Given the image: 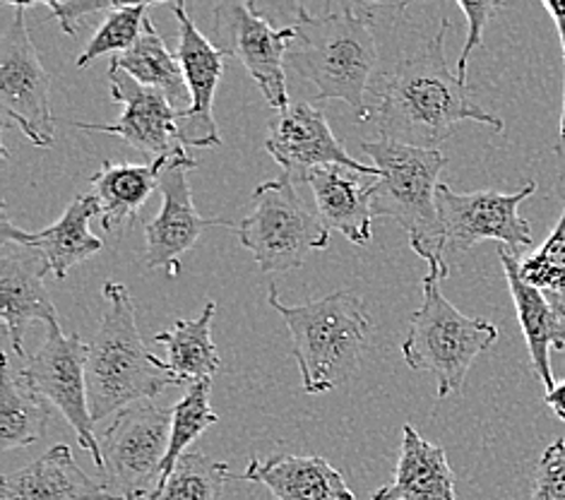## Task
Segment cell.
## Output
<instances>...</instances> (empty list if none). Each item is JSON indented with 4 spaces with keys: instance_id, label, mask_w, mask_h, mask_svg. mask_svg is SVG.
<instances>
[{
    "instance_id": "cell-1",
    "label": "cell",
    "mask_w": 565,
    "mask_h": 500,
    "mask_svg": "<svg viewBox=\"0 0 565 500\" xmlns=\"http://www.w3.org/2000/svg\"><path fill=\"white\" fill-rule=\"evenodd\" d=\"M452 24L443 18L438 32L414 53L402 56L383 79L371 120L381 140L438 150L462 120H477L501 132L505 124L472 99L469 89L446 58Z\"/></svg>"
},
{
    "instance_id": "cell-2",
    "label": "cell",
    "mask_w": 565,
    "mask_h": 500,
    "mask_svg": "<svg viewBox=\"0 0 565 500\" xmlns=\"http://www.w3.org/2000/svg\"><path fill=\"white\" fill-rule=\"evenodd\" d=\"M289 65L316 87L320 102L340 99L359 120H371L373 104L385 79L375 39L381 6L334 3L322 15L296 6Z\"/></svg>"
},
{
    "instance_id": "cell-3",
    "label": "cell",
    "mask_w": 565,
    "mask_h": 500,
    "mask_svg": "<svg viewBox=\"0 0 565 500\" xmlns=\"http://www.w3.org/2000/svg\"><path fill=\"white\" fill-rule=\"evenodd\" d=\"M106 310L89 344L87 392L94 424L142 400H154L181 381L145 344L136 320V304L126 284H104Z\"/></svg>"
},
{
    "instance_id": "cell-4",
    "label": "cell",
    "mask_w": 565,
    "mask_h": 500,
    "mask_svg": "<svg viewBox=\"0 0 565 500\" xmlns=\"http://www.w3.org/2000/svg\"><path fill=\"white\" fill-rule=\"evenodd\" d=\"M267 304L287 322L306 395L338 390L356 373L373 334V320L359 294L338 289L318 301L289 306L270 287Z\"/></svg>"
},
{
    "instance_id": "cell-5",
    "label": "cell",
    "mask_w": 565,
    "mask_h": 500,
    "mask_svg": "<svg viewBox=\"0 0 565 500\" xmlns=\"http://www.w3.org/2000/svg\"><path fill=\"white\" fill-rule=\"evenodd\" d=\"M361 152L379 169L373 183V217L395 220L426 265L448 267L438 214V175L448 167V157L393 140L361 142Z\"/></svg>"
},
{
    "instance_id": "cell-6",
    "label": "cell",
    "mask_w": 565,
    "mask_h": 500,
    "mask_svg": "<svg viewBox=\"0 0 565 500\" xmlns=\"http://www.w3.org/2000/svg\"><path fill=\"white\" fill-rule=\"evenodd\" d=\"M448 275V267L428 265V275L422 279L424 304L409 316V332L402 342L407 366L436 377L438 400L460 390L475 359L498 340L493 322L460 313L443 296L440 279Z\"/></svg>"
},
{
    "instance_id": "cell-7",
    "label": "cell",
    "mask_w": 565,
    "mask_h": 500,
    "mask_svg": "<svg viewBox=\"0 0 565 500\" xmlns=\"http://www.w3.org/2000/svg\"><path fill=\"white\" fill-rule=\"evenodd\" d=\"M236 234L263 273L299 269L308 255L326 251L330 243L320 214L306 205L285 173L255 188L250 210L238 222Z\"/></svg>"
},
{
    "instance_id": "cell-8",
    "label": "cell",
    "mask_w": 565,
    "mask_h": 500,
    "mask_svg": "<svg viewBox=\"0 0 565 500\" xmlns=\"http://www.w3.org/2000/svg\"><path fill=\"white\" fill-rule=\"evenodd\" d=\"M173 409L142 400L120 409L102 436L99 481L114 500H150L157 491L171 440Z\"/></svg>"
},
{
    "instance_id": "cell-9",
    "label": "cell",
    "mask_w": 565,
    "mask_h": 500,
    "mask_svg": "<svg viewBox=\"0 0 565 500\" xmlns=\"http://www.w3.org/2000/svg\"><path fill=\"white\" fill-rule=\"evenodd\" d=\"M12 20L0 36V111L6 124L15 120L24 138L36 147H51L56 116L51 111V75L26 30L30 3L12 0Z\"/></svg>"
},
{
    "instance_id": "cell-10",
    "label": "cell",
    "mask_w": 565,
    "mask_h": 500,
    "mask_svg": "<svg viewBox=\"0 0 565 500\" xmlns=\"http://www.w3.org/2000/svg\"><path fill=\"white\" fill-rule=\"evenodd\" d=\"M87 357L89 344H85L77 332L63 334L61 328H49L44 344L32 357L22 359L18 373L26 387L42 395L68 418L77 434L79 448L87 450L92 462L102 469V445L94 436V418L89 412Z\"/></svg>"
},
{
    "instance_id": "cell-11",
    "label": "cell",
    "mask_w": 565,
    "mask_h": 500,
    "mask_svg": "<svg viewBox=\"0 0 565 500\" xmlns=\"http://www.w3.org/2000/svg\"><path fill=\"white\" fill-rule=\"evenodd\" d=\"M214 36L226 56L244 63L273 109H289L285 61L296 36L294 26L275 30L255 3L228 0L214 8Z\"/></svg>"
},
{
    "instance_id": "cell-12",
    "label": "cell",
    "mask_w": 565,
    "mask_h": 500,
    "mask_svg": "<svg viewBox=\"0 0 565 500\" xmlns=\"http://www.w3.org/2000/svg\"><path fill=\"white\" fill-rule=\"evenodd\" d=\"M536 193V183H524L518 193H455L448 183L438 185V214L446 253L475 248L481 241H498L518 251L532 246V226L520 217V205Z\"/></svg>"
},
{
    "instance_id": "cell-13",
    "label": "cell",
    "mask_w": 565,
    "mask_h": 500,
    "mask_svg": "<svg viewBox=\"0 0 565 500\" xmlns=\"http://www.w3.org/2000/svg\"><path fill=\"white\" fill-rule=\"evenodd\" d=\"M265 150L294 183H303L308 173L328 167L352 169L369 179L379 175V169L363 164L344 150L342 142L334 138L326 111L316 109L308 102L291 104L289 109L277 111L273 124L267 126Z\"/></svg>"
},
{
    "instance_id": "cell-14",
    "label": "cell",
    "mask_w": 565,
    "mask_h": 500,
    "mask_svg": "<svg viewBox=\"0 0 565 500\" xmlns=\"http://www.w3.org/2000/svg\"><path fill=\"white\" fill-rule=\"evenodd\" d=\"M111 99L124 106V114L116 124H83V120H68V126L92 132L116 135L136 147L142 155L152 159L159 157H185L179 132V111L167 94L159 89L142 87L120 67H109Z\"/></svg>"
},
{
    "instance_id": "cell-15",
    "label": "cell",
    "mask_w": 565,
    "mask_h": 500,
    "mask_svg": "<svg viewBox=\"0 0 565 500\" xmlns=\"http://www.w3.org/2000/svg\"><path fill=\"white\" fill-rule=\"evenodd\" d=\"M198 161L193 157H179L161 173L159 191L164 202L152 222L145 224V265L147 269H167L171 277L181 273V255L191 251L198 238L207 228L238 226L232 220H207L200 217L193 205L191 183L188 171L195 169Z\"/></svg>"
},
{
    "instance_id": "cell-16",
    "label": "cell",
    "mask_w": 565,
    "mask_h": 500,
    "mask_svg": "<svg viewBox=\"0 0 565 500\" xmlns=\"http://www.w3.org/2000/svg\"><path fill=\"white\" fill-rule=\"evenodd\" d=\"M179 22L177 58L185 77L191 106L179 111V132L183 147H220V128L214 120V94L224 75L226 53L198 30L185 10V3L171 6Z\"/></svg>"
},
{
    "instance_id": "cell-17",
    "label": "cell",
    "mask_w": 565,
    "mask_h": 500,
    "mask_svg": "<svg viewBox=\"0 0 565 500\" xmlns=\"http://www.w3.org/2000/svg\"><path fill=\"white\" fill-rule=\"evenodd\" d=\"M49 273L51 267L36 248L10 238L0 243V316L20 361L26 359L24 334L32 322L42 320L49 328H61L56 306L44 284Z\"/></svg>"
},
{
    "instance_id": "cell-18",
    "label": "cell",
    "mask_w": 565,
    "mask_h": 500,
    "mask_svg": "<svg viewBox=\"0 0 565 500\" xmlns=\"http://www.w3.org/2000/svg\"><path fill=\"white\" fill-rule=\"evenodd\" d=\"M498 258H501L508 289L510 296H513L520 328L532 359V369L536 377L544 383L546 392L554 390L556 381L554 371H551V349H565V310H561L556 304H551L544 291L522 279L520 260L515 258L513 251L498 246Z\"/></svg>"
},
{
    "instance_id": "cell-19",
    "label": "cell",
    "mask_w": 565,
    "mask_h": 500,
    "mask_svg": "<svg viewBox=\"0 0 565 500\" xmlns=\"http://www.w3.org/2000/svg\"><path fill=\"white\" fill-rule=\"evenodd\" d=\"M97 212V198L92 193H79L71 205L65 208L61 220L42 228V232H22V228L12 226L8 217H3L0 236L36 248L46 258L51 275L56 279H63L68 277L75 265L89 260L92 255H97L104 248V243L89 232V220Z\"/></svg>"
},
{
    "instance_id": "cell-20",
    "label": "cell",
    "mask_w": 565,
    "mask_h": 500,
    "mask_svg": "<svg viewBox=\"0 0 565 500\" xmlns=\"http://www.w3.org/2000/svg\"><path fill=\"white\" fill-rule=\"evenodd\" d=\"M303 183L311 185L316 212L328 232H340L354 246H366L373 236L375 179L344 167H328L308 173Z\"/></svg>"
},
{
    "instance_id": "cell-21",
    "label": "cell",
    "mask_w": 565,
    "mask_h": 500,
    "mask_svg": "<svg viewBox=\"0 0 565 500\" xmlns=\"http://www.w3.org/2000/svg\"><path fill=\"white\" fill-rule=\"evenodd\" d=\"M0 500H114L99 479L85 475L68 445L0 479Z\"/></svg>"
},
{
    "instance_id": "cell-22",
    "label": "cell",
    "mask_w": 565,
    "mask_h": 500,
    "mask_svg": "<svg viewBox=\"0 0 565 500\" xmlns=\"http://www.w3.org/2000/svg\"><path fill=\"white\" fill-rule=\"evenodd\" d=\"M241 479L267 486L277 500H356L340 471L316 455L255 457Z\"/></svg>"
},
{
    "instance_id": "cell-23",
    "label": "cell",
    "mask_w": 565,
    "mask_h": 500,
    "mask_svg": "<svg viewBox=\"0 0 565 500\" xmlns=\"http://www.w3.org/2000/svg\"><path fill=\"white\" fill-rule=\"evenodd\" d=\"M179 157H159L150 164H116L102 161L92 175V195L99 202L102 226L109 234H124L138 220L142 205L161 181V173Z\"/></svg>"
},
{
    "instance_id": "cell-24",
    "label": "cell",
    "mask_w": 565,
    "mask_h": 500,
    "mask_svg": "<svg viewBox=\"0 0 565 500\" xmlns=\"http://www.w3.org/2000/svg\"><path fill=\"white\" fill-rule=\"evenodd\" d=\"M371 500H457L446 450L424 440L412 424H405L395 479L375 491Z\"/></svg>"
},
{
    "instance_id": "cell-25",
    "label": "cell",
    "mask_w": 565,
    "mask_h": 500,
    "mask_svg": "<svg viewBox=\"0 0 565 500\" xmlns=\"http://www.w3.org/2000/svg\"><path fill=\"white\" fill-rule=\"evenodd\" d=\"M214 313H217V304L207 301L198 318L177 320L167 332L154 334V342L167 347V366L181 385L212 381L222 371V359L212 342Z\"/></svg>"
},
{
    "instance_id": "cell-26",
    "label": "cell",
    "mask_w": 565,
    "mask_h": 500,
    "mask_svg": "<svg viewBox=\"0 0 565 500\" xmlns=\"http://www.w3.org/2000/svg\"><path fill=\"white\" fill-rule=\"evenodd\" d=\"M53 404L24 385L10 357L3 354L0 377V450L30 448L39 443L51 426Z\"/></svg>"
},
{
    "instance_id": "cell-27",
    "label": "cell",
    "mask_w": 565,
    "mask_h": 500,
    "mask_svg": "<svg viewBox=\"0 0 565 500\" xmlns=\"http://www.w3.org/2000/svg\"><path fill=\"white\" fill-rule=\"evenodd\" d=\"M109 67H120V71H126L142 87H152L167 94V99L173 106H179L185 99L188 106H191V94H188L185 87L181 63L173 53H169L164 39H161L150 18H145L142 22V34L138 44L130 51L120 53V56H114Z\"/></svg>"
},
{
    "instance_id": "cell-28",
    "label": "cell",
    "mask_w": 565,
    "mask_h": 500,
    "mask_svg": "<svg viewBox=\"0 0 565 500\" xmlns=\"http://www.w3.org/2000/svg\"><path fill=\"white\" fill-rule=\"evenodd\" d=\"M210 390H212V381L193 383V385H188L185 395L177 404H173L169 453L164 459V471H161L157 491L169 481L173 469H177V465H179V459L185 455L188 445L195 443L212 424L220 422V416L214 414L210 407Z\"/></svg>"
},
{
    "instance_id": "cell-29",
    "label": "cell",
    "mask_w": 565,
    "mask_h": 500,
    "mask_svg": "<svg viewBox=\"0 0 565 500\" xmlns=\"http://www.w3.org/2000/svg\"><path fill=\"white\" fill-rule=\"evenodd\" d=\"M232 477L226 462L205 453H185L169 481L150 500H222L224 483Z\"/></svg>"
},
{
    "instance_id": "cell-30",
    "label": "cell",
    "mask_w": 565,
    "mask_h": 500,
    "mask_svg": "<svg viewBox=\"0 0 565 500\" xmlns=\"http://www.w3.org/2000/svg\"><path fill=\"white\" fill-rule=\"evenodd\" d=\"M520 275L565 310V210L540 251L520 260Z\"/></svg>"
},
{
    "instance_id": "cell-31",
    "label": "cell",
    "mask_w": 565,
    "mask_h": 500,
    "mask_svg": "<svg viewBox=\"0 0 565 500\" xmlns=\"http://www.w3.org/2000/svg\"><path fill=\"white\" fill-rule=\"evenodd\" d=\"M147 10H150V3H138V6L116 3V8L104 18L99 30L89 39L83 56L77 58V67H85L87 63L106 56V53L120 56V53H126L136 46L142 34V22L147 18Z\"/></svg>"
},
{
    "instance_id": "cell-32",
    "label": "cell",
    "mask_w": 565,
    "mask_h": 500,
    "mask_svg": "<svg viewBox=\"0 0 565 500\" xmlns=\"http://www.w3.org/2000/svg\"><path fill=\"white\" fill-rule=\"evenodd\" d=\"M532 500H565V440L551 443L536 465Z\"/></svg>"
},
{
    "instance_id": "cell-33",
    "label": "cell",
    "mask_w": 565,
    "mask_h": 500,
    "mask_svg": "<svg viewBox=\"0 0 565 500\" xmlns=\"http://www.w3.org/2000/svg\"><path fill=\"white\" fill-rule=\"evenodd\" d=\"M46 8L51 12V20H56L65 34L77 39L94 22V18L102 15V12L109 15L116 3H109V0H92V3L89 0H58V3H53V0H49Z\"/></svg>"
},
{
    "instance_id": "cell-34",
    "label": "cell",
    "mask_w": 565,
    "mask_h": 500,
    "mask_svg": "<svg viewBox=\"0 0 565 500\" xmlns=\"http://www.w3.org/2000/svg\"><path fill=\"white\" fill-rule=\"evenodd\" d=\"M457 6H460V10L467 15L469 34H467V42L462 46L460 58H457V71L455 73L467 85L469 58H472L475 49H479L483 44V30H487L491 15H493V12L501 10L503 6L501 3H467V0H460V3H457Z\"/></svg>"
},
{
    "instance_id": "cell-35",
    "label": "cell",
    "mask_w": 565,
    "mask_h": 500,
    "mask_svg": "<svg viewBox=\"0 0 565 500\" xmlns=\"http://www.w3.org/2000/svg\"><path fill=\"white\" fill-rule=\"evenodd\" d=\"M544 10L554 20L558 36H561V49L565 58V3L563 0H544ZM561 142H565V89H563V111H561Z\"/></svg>"
},
{
    "instance_id": "cell-36",
    "label": "cell",
    "mask_w": 565,
    "mask_h": 500,
    "mask_svg": "<svg viewBox=\"0 0 565 500\" xmlns=\"http://www.w3.org/2000/svg\"><path fill=\"white\" fill-rule=\"evenodd\" d=\"M544 404H546L548 409H554V414L565 424V381L556 383L554 390L546 392Z\"/></svg>"
}]
</instances>
